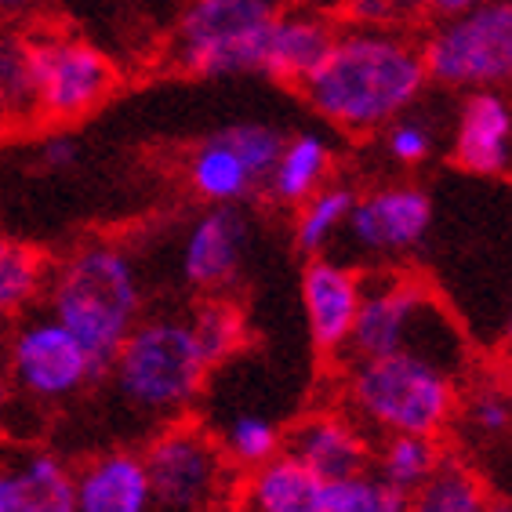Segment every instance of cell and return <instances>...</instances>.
<instances>
[{
  "mask_svg": "<svg viewBox=\"0 0 512 512\" xmlns=\"http://www.w3.org/2000/svg\"><path fill=\"white\" fill-rule=\"evenodd\" d=\"M422 44L396 30H342L324 62L302 80L320 120L349 135H371L411 113L425 95Z\"/></svg>",
  "mask_w": 512,
  "mask_h": 512,
  "instance_id": "obj_1",
  "label": "cell"
},
{
  "mask_svg": "<svg viewBox=\"0 0 512 512\" xmlns=\"http://www.w3.org/2000/svg\"><path fill=\"white\" fill-rule=\"evenodd\" d=\"M345 364V404L371 436H440L458 414L462 364L425 349H396Z\"/></svg>",
  "mask_w": 512,
  "mask_h": 512,
  "instance_id": "obj_2",
  "label": "cell"
},
{
  "mask_svg": "<svg viewBox=\"0 0 512 512\" xmlns=\"http://www.w3.org/2000/svg\"><path fill=\"white\" fill-rule=\"evenodd\" d=\"M48 313L84 345L99 378L142 320V276L120 244L91 240L48 273Z\"/></svg>",
  "mask_w": 512,
  "mask_h": 512,
  "instance_id": "obj_3",
  "label": "cell"
},
{
  "mask_svg": "<svg viewBox=\"0 0 512 512\" xmlns=\"http://www.w3.org/2000/svg\"><path fill=\"white\" fill-rule=\"evenodd\" d=\"M106 375L120 400L142 418L178 422L197 404L211 367L189 335L186 316H142Z\"/></svg>",
  "mask_w": 512,
  "mask_h": 512,
  "instance_id": "obj_4",
  "label": "cell"
},
{
  "mask_svg": "<svg viewBox=\"0 0 512 512\" xmlns=\"http://www.w3.org/2000/svg\"><path fill=\"white\" fill-rule=\"evenodd\" d=\"M396 349H425L465 367V345L433 291L411 276H378L364 284L360 313L342 360H367Z\"/></svg>",
  "mask_w": 512,
  "mask_h": 512,
  "instance_id": "obj_5",
  "label": "cell"
},
{
  "mask_svg": "<svg viewBox=\"0 0 512 512\" xmlns=\"http://www.w3.org/2000/svg\"><path fill=\"white\" fill-rule=\"evenodd\" d=\"M284 0H189L171 55L193 77L255 73L258 48Z\"/></svg>",
  "mask_w": 512,
  "mask_h": 512,
  "instance_id": "obj_6",
  "label": "cell"
},
{
  "mask_svg": "<svg viewBox=\"0 0 512 512\" xmlns=\"http://www.w3.org/2000/svg\"><path fill=\"white\" fill-rule=\"evenodd\" d=\"M429 80L462 91H502L512 84V0H487L480 8L440 19L422 44Z\"/></svg>",
  "mask_w": 512,
  "mask_h": 512,
  "instance_id": "obj_7",
  "label": "cell"
},
{
  "mask_svg": "<svg viewBox=\"0 0 512 512\" xmlns=\"http://www.w3.org/2000/svg\"><path fill=\"white\" fill-rule=\"evenodd\" d=\"M138 454L157 512H215L226 505L233 465L204 425L168 422Z\"/></svg>",
  "mask_w": 512,
  "mask_h": 512,
  "instance_id": "obj_8",
  "label": "cell"
},
{
  "mask_svg": "<svg viewBox=\"0 0 512 512\" xmlns=\"http://www.w3.org/2000/svg\"><path fill=\"white\" fill-rule=\"evenodd\" d=\"M26 40L33 113L66 124L95 113L117 88V69L102 48L66 30H37Z\"/></svg>",
  "mask_w": 512,
  "mask_h": 512,
  "instance_id": "obj_9",
  "label": "cell"
},
{
  "mask_svg": "<svg viewBox=\"0 0 512 512\" xmlns=\"http://www.w3.org/2000/svg\"><path fill=\"white\" fill-rule=\"evenodd\" d=\"M284 138V131L258 120L211 131L193 146L186 160L189 189L204 204H244L258 189H266Z\"/></svg>",
  "mask_w": 512,
  "mask_h": 512,
  "instance_id": "obj_10",
  "label": "cell"
},
{
  "mask_svg": "<svg viewBox=\"0 0 512 512\" xmlns=\"http://www.w3.org/2000/svg\"><path fill=\"white\" fill-rule=\"evenodd\" d=\"M11 382L33 400H66L84 385L99 382V371L84 345L51 313H37L15 327L8 342Z\"/></svg>",
  "mask_w": 512,
  "mask_h": 512,
  "instance_id": "obj_11",
  "label": "cell"
},
{
  "mask_svg": "<svg viewBox=\"0 0 512 512\" xmlns=\"http://www.w3.org/2000/svg\"><path fill=\"white\" fill-rule=\"evenodd\" d=\"M433 229V197L422 186L393 182L371 193H356V204L345 218L342 237L360 255H407Z\"/></svg>",
  "mask_w": 512,
  "mask_h": 512,
  "instance_id": "obj_12",
  "label": "cell"
},
{
  "mask_svg": "<svg viewBox=\"0 0 512 512\" xmlns=\"http://www.w3.org/2000/svg\"><path fill=\"white\" fill-rule=\"evenodd\" d=\"M251 240V222H247L240 204H207L186 229L178 269L193 291L200 295H218L237 280L240 266Z\"/></svg>",
  "mask_w": 512,
  "mask_h": 512,
  "instance_id": "obj_13",
  "label": "cell"
},
{
  "mask_svg": "<svg viewBox=\"0 0 512 512\" xmlns=\"http://www.w3.org/2000/svg\"><path fill=\"white\" fill-rule=\"evenodd\" d=\"M364 298V276L335 258L316 255L302 269V309L313 349L324 356H345L356 313Z\"/></svg>",
  "mask_w": 512,
  "mask_h": 512,
  "instance_id": "obj_14",
  "label": "cell"
},
{
  "mask_svg": "<svg viewBox=\"0 0 512 512\" xmlns=\"http://www.w3.org/2000/svg\"><path fill=\"white\" fill-rule=\"evenodd\" d=\"M451 160L469 175H512V99L505 91H469L458 109Z\"/></svg>",
  "mask_w": 512,
  "mask_h": 512,
  "instance_id": "obj_15",
  "label": "cell"
},
{
  "mask_svg": "<svg viewBox=\"0 0 512 512\" xmlns=\"http://www.w3.org/2000/svg\"><path fill=\"white\" fill-rule=\"evenodd\" d=\"M284 451L324 483H335L345 476L367 473L375 447L349 414L316 411L302 418L291 433H284Z\"/></svg>",
  "mask_w": 512,
  "mask_h": 512,
  "instance_id": "obj_16",
  "label": "cell"
},
{
  "mask_svg": "<svg viewBox=\"0 0 512 512\" xmlns=\"http://www.w3.org/2000/svg\"><path fill=\"white\" fill-rule=\"evenodd\" d=\"M335 37H338L335 22L327 19V15H320V11L284 8L269 22L266 37H262L255 73L302 88V80L324 62Z\"/></svg>",
  "mask_w": 512,
  "mask_h": 512,
  "instance_id": "obj_17",
  "label": "cell"
},
{
  "mask_svg": "<svg viewBox=\"0 0 512 512\" xmlns=\"http://www.w3.org/2000/svg\"><path fill=\"white\" fill-rule=\"evenodd\" d=\"M77 512H157L138 451H102L73 473Z\"/></svg>",
  "mask_w": 512,
  "mask_h": 512,
  "instance_id": "obj_18",
  "label": "cell"
},
{
  "mask_svg": "<svg viewBox=\"0 0 512 512\" xmlns=\"http://www.w3.org/2000/svg\"><path fill=\"white\" fill-rule=\"evenodd\" d=\"M0 512H77L73 469L48 451H30L0 469Z\"/></svg>",
  "mask_w": 512,
  "mask_h": 512,
  "instance_id": "obj_19",
  "label": "cell"
},
{
  "mask_svg": "<svg viewBox=\"0 0 512 512\" xmlns=\"http://www.w3.org/2000/svg\"><path fill=\"white\" fill-rule=\"evenodd\" d=\"M324 487L327 483L320 476H313L298 458L280 451L269 462L247 469L240 505L244 512H320Z\"/></svg>",
  "mask_w": 512,
  "mask_h": 512,
  "instance_id": "obj_20",
  "label": "cell"
},
{
  "mask_svg": "<svg viewBox=\"0 0 512 512\" xmlns=\"http://www.w3.org/2000/svg\"><path fill=\"white\" fill-rule=\"evenodd\" d=\"M331 164H335V153H331L327 135H320V131L287 135L284 149H280V157H276L273 171L266 178L269 200L280 207H298L320 186H327Z\"/></svg>",
  "mask_w": 512,
  "mask_h": 512,
  "instance_id": "obj_21",
  "label": "cell"
},
{
  "mask_svg": "<svg viewBox=\"0 0 512 512\" xmlns=\"http://www.w3.org/2000/svg\"><path fill=\"white\" fill-rule=\"evenodd\" d=\"M371 465H375L371 473L378 480H385L389 487H396L400 494L411 498L444 465V447H440V436H414V433L382 436L378 447L371 451Z\"/></svg>",
  "mask_w": 512,
  "mask_h": 512,
  "instance_id": "obj_22",
  "label": "cell"
},
{
  "mask_svg": "<svg viewBox=\"0 0 512 512\" xmlns=\"http://www.w3.org/2000/svg\"><path fill=\"white\" fill-rule=\"evenodd\" d=\"M356 204V189L345 182H327L309 200L295 207V247L302 255L316 258L342 237L345 218Z\"/></svg>",
  "mask_w": 512,
  "mask_h": 512,
  "instance_id": "obj_23",
  "label": "cell"
},
{
  "mask_svg": "<svg viewBox=\"0 0 512 512\" xmlns=\"http://www.w3.org/2000/svg\"><path fill=\"white\" fill-rule=\"evenodd\" d=\"M487 487L465 462H447L407 498V512H483Z\"/></svg>",
  "mask_w": 512,
  "mask_h": 512,
  "instance_id": "obj_24",
  "label": "cell"
},
{
  "mask_svg": "<svg viewBox=\"0 0 512 512\" xmlns=\"http://www.w3.org/2000/svg\"><path fill=\"white\" fill-rule=\"evenodd\" d=\"M186 324L197 349L204 353L207 367L226 364L244 345V313L222 295H207L204 302H197L193 313L186 316Z\"/></svg>",
  "mask_w": 512,
  "mask_h": 512,
  "instance_id": "obj_25",
  "label": "cell"
},
{
  "mask_svg": "<svg viewBox=\"0 0 512 512\" xmlns=\"http://www.w3.org/2000/svg\"><path fill=\"white\" fill-rule=\"evenodd\" d=\"M48 273L51 269L44 266L40 251L11 237H0V313L11 316L30 309L44 295Z\"/></svg>",
  "mask_w": 512,
  "mask_h": 512,
  "instance_id": "obj_26",
  "label": "cell"
},
{
  "mask_svg": "<svg viewBox=\"0 0 512 512\" xmlns=\"http://www.w3.org/2000/svg\"><path fill=\"white\" fill-rule=\"evenodd\" d=\"M218 447L226 454V462L233 469H255V465L269 462L284 451V433L273 418L258 411H240L226 422V429L218 433Z\"/></svg>",
  "mask_w": 512,
  "mask_h": 512,
  "instance_id": "obj_27",
  "label": "cell"
},
{
  "mask_svg": "<svg viewBox=\"0 0 512 512\" xmlns=\"http://www.w3.org/2000/svg\"><path fill=\"white\" fill-rule=\"evenodd\" d=\"M320 512H407V494L378 480L375 473H356L327 483Z\"/></svg>",
  "mask_w": 512,
  "mask_h": 512,
  "instance_id": "obj_28",
  "label": "cell"
},
{
  "mask_svg": "<svg viewBox=\"0 0 512 512\" xmlns=\"http://www.w3.org/2000/svg\"><path fill=\"white\" fill-rule=\"evenodd\" d=\"M458 411H462L469 436L480 444H494V440L512 436V396L502 385H476L465 400H458Z\"/></svg>",
  "mask_w": 512,
  "mask_h": 512,
  "instance_id": "obj_29",
  "label": "cell"
},
{
  "mask_svg": "<svg viewBox=\"0 0 512 512\" xmlns=\"http://www.w3.org/2000/svg\"><path fill=\"white\" fill-rule=\"evenodd\" d=\"M33 113L30 62H26V40L0 37V120Z\"/></svg>",
  "mask_w": 512,
  "mask_h": 512,
  "instance_id": "obj_30",
  "label": "cell"
},
{
  "mask_svg": "<svg viewBox=\"0 0 512 512\" xmlns=\"http://www.w3.org/2000/svg\"><path fill=\"white\" fill-rule=\"evenodd\" d=\"M382 131H385V153H389L400 168H418V164H425V160L433 157L436 131L429 128V120L404 113V117H396L393 124Z\"/></svg>",
  "mask_w": 512,
  "mask_h": 512,
  "instance_id": "obj_31",
  "label": "cell"
},
{
  "mask_svg": "<svg viewBox=\"0 0 512 512\" xmlns=\"http://www.w3.org/2000/svg\"><path fill=\"white\" fill-rule=\"evenodd\" d=\"M77 157H80L77 138L66 135V131H59V135H48L37 146V160H40V168H44V171H66V168H73V164H77Z\"/></svg>",
  "mask_w": 512,
  "mask_h": 512,
  "instance_id": "obj_32",
  "label": "cell"
},
{
  "mask_svg": "<svg viewBox=\"0 0 512 512\" xmlns=\"http://www.w3.org/2000/svg\"><path fill=\"white\" fill-rule=\"evenodd\" d=\"M385 15H389V22H404V19H418V15H425V11H433V0H382Z\"/></svg>",
  "mask_w": 512,
  "mask_h": 512,
  "instance_id": "obj_33",
  "label": "cell"
},
{
  "mask_svg": "<svg viewBox=\"0 0 512 512\" xmlns=\"http://www.w3.org/2000/svg\"><path fill=\"white\" fill-rule=\"evenodd\" d=\"M487 0H433V11L440 19H454V15H465V11L480 8Z\"/></svg>",
  "mask_w": 512,
  "mask_h": 512,
  "instance_id": "obj_34",
  "label": "cell"
},
{
  "mask_svg": "<svg viewBox=\"0 0 512 512\" xmlns=\"http://www.w3.org/2000/svg\"><path fill=\"white\" fill-rule=\"evenodd\" d=\"M48 4V0H0V15H8V19H22V15H33Z\"/></svg>",
  "mask_w": 512,
  "mask_h": 512,
  "instance_id": "obj_35",
  "label": "cell"
},
{
  "mask_svg": "<svg viewBox=\"0 0 512 512\" xmlns=\"http://www.w3.org/2000/svg\"><path fill=\"white\" fill-rule=\"evenodd\" d=\"M483 512H512V502H487Z\"/></svg>",
  "mask_w": 512,
  "mask_h": 512,
  "instance_id": "obj_36",
  "label": "cell"
},
{
  "mask_svg": "<svg viewBox=\"0 0 512 512\" xmlns=\"http://www.w3.org/2000/svg\"><path fill=\"white\" fill-rule=\"evenodd\" d=\"M505 349L512 353V316H509V324H505Z\"/></svg>",
  "mask_w": 512,
  "mask_h": 512,
  "instance_id": "obj_37",
  "label": "cell"
},
{
  "mask_svg": "<svg viewBox=\"0 0 512 512\" xmlns=\"http://www.w3.org/2000/svg\"><path fill=\"white\" fill-rule=\"evenodd\" d=\"M4 400H8V389H4V382H0V411H4Z\"/></svg>",
  "mask_w": 512,
  "mask_h": 512,
  "instance_id": "obj_38",
  "label": "cell"
},
{
  "mask_svg": "<svg viewBox=\"0 0 512 512\" xmlns=\"http://www.w3.org/2000/svg\"><path fill=\"white\" fill-rule=\"evenodd\" d=\"M4 320H8V316H4V313H0V331H4Z\"/></svg>",
  "mask_w": 512,
  "mask_h": 512,
  "instance_id": "obj_39",
  "label": "cell"
}]
</instances>
